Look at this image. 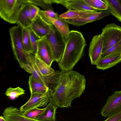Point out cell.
Here are the masks:
<instances>
[{
    "label": "cell",
    "instance_id": "cell-1",
    "mask_svg": "<svg viewBox=\"0 0 121 121\" xmlns=\"http://www.w3.org/2000/svg\"><path fill=\"white\" fill-rule=\"evenodd\" d=\"M86 82L85 76L78 72L61 71L57 85L50 92L49 103L60 108L71 107L73 100L84 93Z\"/></svg>",
    "mask_w": 121,
    "mask_h": 121
},
{
    "label": "cell",
    "instance_id": "cell-2",
    "mask_svg": "<svg viewBox=\"0 0 121 121\" xmlns=\"http://www.w3.org/2000/svg\"><path fill=\"white\" fill-rule=\"evenodd\" d=\"M65 41L64 52L58 63L59 67L62 72L72 70L81 58L86 45L82 34L76 30L70 31Z\"/></svg>",
    "mask_w": 121,
    "mask_h": 121
},
{
    "label": "cell",
    "instance_id": "cell-3",
    "mask_svg": "<svg viewBox=\"0 0 121 121\" xmlns=\"http://www.w3.org/2000/svg\"><path fill=\"white\" fill-rule=\"evenodd\" d=\"M25 0H0V16L11 24L16 23L19 13L25 4Z\"/></svg>",
    "mask_w": 121,
    "mask_h": 121
},
{
    "label": "cell",
    "instance_id": "cell-4",
    "mask_svg": "<svg viewBox=\"0 0 121 121\" xmlns=\"http://www.w3.org/2000/svg\"><path fill=\"white\" fill-rule=\"evenodd\" d=\"M22 29L17 25L11 27L9 30L13 53L21 66L27 63V54L24 51L22 41Z\"/></svg>",
    "mask_w": 121,
    "mask_h": 121
},
{
    "label": "cell",
    "instance_id": "cell-5",
    "mask_svg": "<svg viewBox=\"0 0 121 121\" xmlns=\"http://www.w3.org/2000/svg\"><path fill=\"white\" fill-rule=\"evenodd\" d=\"M45 37L49 45L55 61L58 63L64 52L65 40L53 25L49 33Z\"/></svg>",
    "mask_w": 121,
    "mask_h": 121
},
{
    "label": "cell",
    "instance_id": "cell-6",
    "mask_svg": "<svg viewBox=\"0 0 121 121\" xmlns=\"http://www.w3.org/2000/svg\"><path fill=\"white\" fill-rule=\"evenodd\" d=\"M103 41L102 54L121 40V27L114 23L107 25L100 34Z\"/></svg>",
    "mask_w": 121,
    "mask_h": 121
},
{
    "label": "cell",
    "instance_id": "cell-7",
    "mask_svg": "<svg viewBox=\"0 0 121 121\" xmlns=\"http://www.w3.org/2000/svg\"><path fill=\"white\" fill-rule=\"evenodd\" d=\"M121 111V90L116 91L108 98L102 107L101 114L106 117Z\"/></svg>",
    "mask_w": 121,
    "mask_h": 121
},
{
    "label": "cell",
    "instance_id": "cell-8",
    "mask_svg": "<svg viewBox=\"0 0 121 121\" xmlns=\"http://www.w3.org/2000/svg\"><path fill=\"white\" fill-rule=\"evenodd\" d=\"M50 100L49 93L46 94L35 93L31 94L28 100L19 109L24 112L34 108L44 107L49 103Z\"/></svg>",
    "mask_w": 121,
    "mask_h": 121
},
{
    "label": "cell",
    "instance_id": "cell-9",
    "mask_svg": "<svg viewBox=\"0 0 121 121\" xmlns=\"http://www.w3.org/2000/svg\"><path fill=\"white\" fill-rule=\"evenodd\" d=\"M108 10L103 11L92 12L79 18L64 20L68 23L77 26H82L108 16Z\"/></svg>",
    "mask_w": 121,
    "mask_h": 121
},
{
    "label": "cell",
    "instance_id": "cell-10",
    "mask_svg": "<svg viewBox=\"0 0 121 121\" xmlns=\"http://www.w3.org/2000/svg\"><path fill=\"white\" fill-rule=\"evenodd\" d=\"M37 44V52L35 55L51 66L55 60L49 45L46 37L38 40Z\"/></svg>",
    "mask_w": 121,
    "mask_h": 121
},
{
    "label": "cell",
    "instance_id": "cell-11",
    "mask_svg": "<svg viewBox=\"0 0 121 121\" xmlns=\"http://www.w3.org/2000/svg\"><path fill=\"white\" fill-rule=\"evenodd\" d=\"M103 41L101 34L94 36L90 43L89 55L92 64L96 65L100 58L103 48Z\"/></svg>",
    "mask_w": 121,
    "mask_h": 121
},
{
    "label": "cell",
    "instance_id": "cell-12",
    "mask_svg": "<svg viewBox=\"0 0 121 121\" xmlns=\"http://www.w3.org/2000/svg\"><path fill=\"white\" fill-rule=\"evenodd\" d=\"M52 4H61L68 10L98 12L87 5L84 0H52Z\"/></svg>",
    "mask_w": 121,
    "mask_h": 121
},
{
    "label": "cell",
    "instance_id": "cell-13",
    "mask_svg": "<svg viewBox=\"0 0 121 121\" xmlns=\"http://www.w3.org/2000/svg\"><path fill=\"white\" fill-rule=\"evenodd\" d=\"M52 26L46 23L38 15L29 27L37 36L41 39L46 37L48 34Z\"/></svg>",
    "mask_w": 121,
    "mask_h": 121
},
{
    "label": "cell",
    "instance_id": "cell-14",
    "mask_svg": "<svg viewBox=\"0 0 121 121\" xmlns=\"http://www.w3.org/2000/svg\"><path fill=\"white\" fill-rule=\"evenodd\" d=\"M2 114L7 121H41L25 116L23 112L19 109L12 106L6 108Z\"/></svg>",
    "mask_w": 121,
    "mask_h": 121
},
{
    "label": "cell",
    "instance_id": "cell-15",
    "mask_svg": "<svg viewBox=\"0 0 121 121\" xmlns=\"http://www.w3.org/2000/svg\"><path fill=\"white\" fill-rule=\"evenodd\" d=\"M121 61V53L100 58L95 65L99 69L104 70L111 68Z\"/></svg>",
    "mask_w": 121,
    "mask_h": 121
},
{
    "label": "cell",
    "instance_id": "cell-16",
    "mask_svg": "<svg viewBox=\"0 0 121 121\" xmlns=\"http://www.w3.org/2000/svg\"><path fill=\"white\" fill-rule=\"evenodd\" d=\"M30 3L25 4L21 9L18 15L16 24L22 28L29 27L32 22L30 19L29 11Z\"/></svg>",
    "mask_w": 121,
    "mask_h": 121
},
{
    "label": "cell",
    "instance_id": "cell-17",
    "mask_svg": "<svg viewBox=\"0 0 121 121\" xmlns=\"http://www.w3.org/2000/svg\"><path fill=\"white\" fill-rule=\"evenodd\" d=\"M39 13L50 21L52 25L65 40L70 31L67 23L59 17L57 18H53L47 17L41 12L40 10Z\"/></svg>",
    "mask_w": 121,
    "mask_h": 121
},
{
    "label": "cell",
    "instance_id": "cell-18",
    "mask_svg": "<svg viewBox=\"0 0 121 121\" xmlns=\"http://www.w3.org/2000/svg\"><path fill=\"white\" fill-rule=\"evenodd\" d=\"M44 111L35 119L41 121H56V110L58 107L49 103Z\"/></svg>",
    "mask_w": 121,
    "mask_h": 121
},
{
    "label": "cell",
    "instance_id": "cell-19",
    "mask_svg": "<svg viewBox=\"0 0 121 121\" xmlns=\"http://www.w3.org/2000/svg\"><path fill=\"white\" fill-rule=\"evenodd\" d=\"M28 84L31 94L35 93L46 94L50 92L47 86L35 79L32 75L29 77Z\"/></svg>",
    "mask_w": 121,
    "mask_h": 121
},
{
    "label": "cell",
    "instance_id": "cell-20",
    "mask_svg": "<svg viewBox=\"0 0 121 121\" xmlns=\"http://www.w3.org/2000/svg\"><path fill=\"white\" fill-rule=\"evenodd\" d=\"M108 6V10L121 22V0H103Z\"/></svg>",
    "mask_w": 121,
    "mask_h": 121
},
{
    "label": "cell",
    "instance_id": "cell-21",
    "mask_svg": "<svg viewBox=\"0 0 121 121\" xmlns=\"http://www.w3.org/2000/svg\"><path fill=\"white\" fill-rule=\"evenodd\" d=\"M35 63L40 73L43 76H46L52 73L53 69L37 56L35 55Z\"/></svg>",
    "mask_w": 121,
    "mask_h": 121
},
{
    "label": "cell",
    "instance_id": "cell-22",
    "mask_svg": "<svg viewBox=\"0 0 121 121\" xmlns=\"http://www.w3.org/2000/svg\"><path fill=\"white\" fill-rule=\"evenodd\" d=\"M87 11L68 10L59 16L63 19H72L80 17L91 12Z\"/></svg>",
    "mask_w": 121,
    "mask_h": 121
},
{
    "label": "cell",
    "instance_id": "cell-23",
    "mask_svg": "<svg viewBox=\"0 0 121 121\" xmlns=\"http://www.w3.org/2000/svg\"><path fill=\"white\" fill-rule=\"evenodd\" d=\"M28 28H22V41L25 52L27 54H30L32 53V49Z\"/></svg>",
    "mask_w": 121,
    "mask_h": 121
},
{
    "label": "cell",
    "instance_id": "cell-24",
    "mask_svg": "<svg viewBox=\"0 0 121 121\" xmlns=\"http://www.w3.org/2000/svg\"><path fill=\"white\" fill-rule=\"evenodd\" d=\"M25 91L24 89L19 86L15 88L9 87L6 90L5 94L11 100H14L20 96L24 94Z\"/></svg>",
    "mask_w": 121,
    "mask_h": 121
},
{
    "label": "cell",
    "instance_id": "cell-25",
    "mask_svg": "<svg viewBox=\"0 0 121 121\" xmlns=\"http://www.w3.org/2000/svg\"><path fill=\"white\" fill-rule=\"evenodd\" d=\"M89 6L92 8L98 10H108V6L106 4L103 0H84Z\"/></svg>",
    "mask_w": 121,
    "mask_h": 121
},
{
    "label": "cell",
    "instance_id": "cell-26",
    "mask_svg": "<svg viewBox=\"0 0 121 121\" xmlns=\"http://www.w3.org/2000/svg\"><path fill=\"white\" fill-rule=\"evenodd\" d=\"M26 3H29L40 6L44 10H53L52 0H25Z\"/></svg>",
    "mask_w": 121,
    "mask_h": 121
},
{
    "label": "cell",
    "instance_id": "cell-27",
    "mask_svg": "<svg viewBox=\"0 0 121 121\" xmlns=\"http://www.w3.org/2000/svg\"><path fill=\"white\" fill-rule=\"evenodd\" d=\"M120 53H121V40L118 43L111 47L105 52L102 53L100 58H104L110 55Z\"/></svg>",
    "mask_w": 121,
    "mask_h": 121
},
{
    "label": "cell",
    "instance_id": "cell-28",
    "mask_svg": "<svg viewBox=\"0 0 121 121\" xmlns=\"http://www.w3.org/2000/svg\"><path fill=\"white\" fill-rule=\"evenodd\" d=\"M28 29L32 49V54L35 55L36 54L37 50V41L40 39L33 32L30 27Z\"/></svg>",
    "mask_w": 121,
    "mask_h": 121
},
{
    "label": "cell",
    "instance_id": "cell-29",
    "mask_svg": "<svg viewBox=\"0 0 121 121\" xmlns=\"http://www.w3.org/2000/svg\"><path fill=\"white\" fill-rule=\"evenodd\" d=\"M45 108V107L42 108H35L23 112L25 116L31 119H35L37 116L44 111Z\"/></svg>",
    "mask_w": 121,
    "mask_h": 121
},
{
    "label": "cell",
    "instance_id": "cell-30",
    "mask_svg": "<svg viewBox=\"0 0 121 121\" xmlns=\"http://www.w3.org/2000/svg\"><path fill=\"white\" fill-rule=\"evenodd\" d=\"M40 10L36 6L32 4H30L29 11L30 19L33 22L39 15Z\"/></svg>",
    "mask_w": 121,
    "mask_h": 121
},
{
    "label": "cell",
    "instance_id": "cell-31",
    "mask_svg": "<svg viewBox=\"0 0 121 121\" xmlns=\"http://www.w3.org/2000/svg\"><path fill=\"white\" fill-rule=\"evenodd\" d=\"M40 12L47 17L53 18H57L59 17L58 14L55 12L53 10H40Z\"/></svg>",
    "mask_w": 121,
    "mask_h": 121
},
{
    "label": "cell",
    "instance_id": "cell-32",
    "mask_svg": "<svg viewBox=\"0 0 121 121\" xmlns=\"http://www.w3.org/2000/svg\"><path fill=\"white\" fill-rule=\"evenodd\" d=\"M103 121H121V111L108 117Z\"/></svg>",
    "mask_w": 121,
    "mask_h": 121
},
{
    "label": "cell",
    "instance_id": "cell-33",
    "mask_svg": "<svg viewBox=\"0 0 121 121\" xmlns=\"http://www.w3.org/2000/svg\"><path fill=\"white\" fill-rule=\"evenodd\" d=\"M27 72L32 74L33 70L31 65L28 63L24 64L21 68Z\"/></svg>",
    "mask_w": 121,
    "mask_h": 121
},
{
    "label": "cell",
    "instance_id": "cell-34",
    "mask_svg": "<svg viewBox=\"0 0 121 121\" xmlns=\"http://www.w3.org/2000/svg\"><path fill=\"white\" fill-rule=\"evenodd\" d=\"M0 121H7L3 116H1L0 117Z\"/></svg>",
    "mask_w": 121,
    "mask_h": 121
}]
</instances>
